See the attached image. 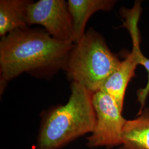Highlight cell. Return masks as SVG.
<instances>
[{
    "mask_svg": "<svg viewBox=\"0 0 149 149\" xmlns=\"http://www.w3.org/2000/svg\"><path fill=\"white\" fill-rule=\"evenodd\" d=\"M139 115L126 123L120 149H149V108H144Z\"/></svg>",
    "mask_w": 149,
    "mask_h": 149,
    "instance_id": "obj_9",
    "label": "cell"
},
{
    "mask_svg": "<svg viewBox=\"0 0 149 149\" xmlns=\"http://www.w3.org/2000/svg\"><path fill=\"white\" fill-rule=\"evenodd\" d=\"M71 90L67 103L52 109L44 118L37 149H60L74 139L93 132L96 123L93 93L74 82L71 84Z\"/></svg>",
    "mask_w": 149,
    "mask_h": 149,
    "instance_id": "obj_2",
    "label": "cell"
},
{
    "mask_svg": "<svg viewBox=\"0 0 149 149\" xmlns=\"http://www.w3.org/2000/svg\"><path fill=\"white\" fill-rule=\"evenodd\" d=\"M138 20V18L133 17L125 22L124 27L129 30L132 38V52L121 62L120 66L109 77L100 90L111 96L121 111L127 86L135 76V71L140 65V56L142 53L140 48Z\"/></svg>",
    "mask_w": 149,
    "mask_h": 149,
    "instance_id": "obj_6",
    "label": "cell"
},
{
    "mask_svg": "<svg viewBox=\"0 0 149 149\" xmlns=\"http://www.w3.org/2000/svg\"><path fill=\"white\" fill-rule=\"evenodd\" d=\"M71 42H61L47 32L21 28L0 42L1 91L7 82L23 72L47 76L65 69Z\"/></svg>",
    "mask_w": 149,
    "mask_h": 149,
    "instance_id": "obj_1",
    "label": "cell"
},
{
    "mask_svg": "<svg viewBox=\"0 0 149 149\" xmlns=\"http://www.w3.org/2000/svg\"><path fill=\"white\" fill-rule=\"evenodd\" d=\"M140 65H143L148 71V80L145 87L138 92V100L140 104L139 113L143 110L145 102L149 94V59L146 58L142 53L140 56Z\"/></svg>",
    "mask_w": 149,
    "mask_h": 149,
    "instance_id": "obj_10",
    "label": "cell"
},
{
    "mask_svg": "<svg viewBox=\"0 0 149 149\" xmlns=\"http://www.w3.org/2000/svg\"><path fill=\"white\" fill-rule=\"evenodd\" d=\"M96 123L92 135L87 138L90 148L113 147L122 144V133L127 122L116 102L106 93L99 91L93 94Z\"/></svg>",
    "mask_w": 149,
    "mask_h": 149,
    "instance_id": "obj_4",
    "label": "cell"
},
{
    "mask_svg": "<svg viewBox=\"0 0 149 149\" xmlns=\"http://www.w3.org/2000/svg\"><path fill=\"white\" fill-rule=\"evenodd\" d=\"M28 26H43L52 37L61 42H73V26L68 2L40 0L29 6Z\"/></svg>",
    "mask_w": 149,
    "mask_h": 149,
    "instance_id": "obj_5",
    "label": "cell"
},
{
    "mask_svg": "<svg viewBox=\"0 0 149 149\" xmlns=\"http://www.w3.org/2000/svg\"><path fill=\"white\" fill-rule=\"evenodd\" d=\"M29 0L0 1V36L3 37L17 29L28 26Z\"/></svg>",
    "mask_w": 149,
    "mask_h": 149,
    "instance_id": "obj_8",
    "label": "cell"
},
{
    "mask_svg": "<svg viewBox=\"0 0 149 149\" xmlns=\"http://www.w3.org/2000/svg\"><path fill=\"white\" fill-rule=\"evenodd\" d=\"M114 0H69L68 4L73 26V42L77 43L84 36L86 25L93 13L100 11H108L114 7Z\"/></svg>",
    "mask_w": 149,
    "mask_h": 149,
    "instance_id": "obj_7",
    "label": "cell"
},
{
    "mask_svg": "<svg viewBox=\"0 0 149 149\" xmlns=\"http://www.w3.org/2000/svg\"><path fill=\"white\" fill-rule=\"evenodd\" d=\"M121 61L112 53L101 35L90 28L70 52L66 71L68 78L92 93L101 90Z\"/></svg>",
    "mask_w": 149,
    "mask_h": 149,
    "instance_id": "obj_3",
    "label": "cell"
}]
</instances>
